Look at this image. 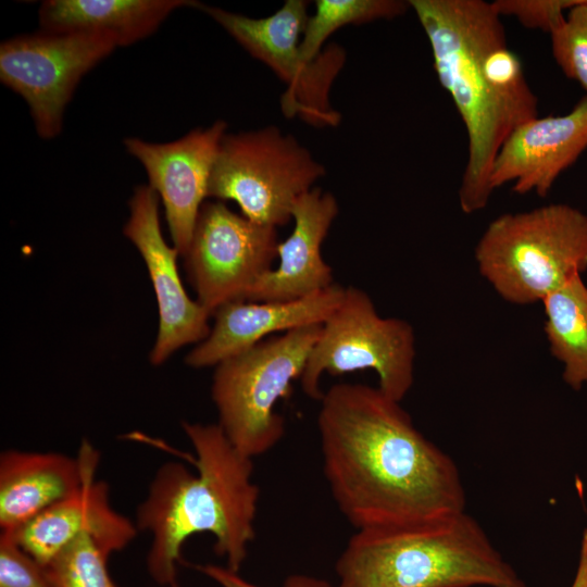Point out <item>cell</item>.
<instances>
[{
    "label": "cell",
    "mask_w": 587,
    "mask_h": 587,
    "mask_svg": "<svg viewBox=\"0 0 587 587\" xmlns=\"http://www.w3.org/2000/svg\"><path fill=\"white\" fill-rule=\"evenodd\" d=\"M338 214L336 198L312 188L294 204L291 234L277 248L278 265L265 273L247 296L248 301H292L334 285L332 267L321 248Z\"/></svg>",
    "instance_id": "17"
},
{
    "label": "cell",
    "mask_w": 587,
    "mask_h": 587,
    "mask_svg": "<svg viewBox=\"0 0 587 587\" xmlns=\"http://www.w3.org/2000/svg\"><path fill=\"white\" fill-rule=\"evenodd\" d=\"M410 8L409 1L401 0H317L301 38L302 54L313 61L323 51L325 40L340 27L391 20Z\"/></svg>",
    "instance_id": "21"
},
{
    "label": "cell",
    "mask_w": 587,
    "mask_h": 587,
    "mask_svg": "<svg viewBox=\"0 0 587 587\" xmlns=\"http://www.w3.org/2000/svg\"><path fill=\"white\" fill-rule=\"evenodd\" d=\"M226 123L216 121L165 143L128 137L124 146L146 168L149 186L161 197L173 247L184 257L199 211L208 197L209 182Z\"/></svg>",
    "instance_id": "13"
},
{
    "label": "cell",
    "mask_w": 587,
    "mask_h": 587,
    "mask_svg": "<svg viewBox=\"0 0 587 587\" xmlns=\"http://www.w3.org/2000/svg\"><path fill=\"white\" fill-rule=\"evenodd\" d=\"M197 5L189 0H46L38 15L43 32L105 34L122 47L151 35L173 11Z\"/></svg>",
    "instance_id": "19"
},
{
    "label": "cell",
    "mask_w": 587,
    "mask_h": 587,
    "mask_svg": "<svg viewBox=\"0 0 587 587\" xmlns=\"http://www.w3.org/2000/svg\"><path fill=\"white\" fill-rule=\"evenodd\" d=\"M430 45L434 70L450 95L467 136V159L459 187L462 212L487 207L494 192L491 166L509 135L538 116V108L499 91L484 58L505 36L501 16L484 0H409Z\"/></svg>",
    "instance_id": "3"
},
{
    "label": "cell",
    "mask_w": 587,
    "mask_h": 587,
    "mask_svg": "<svg viewBox=\"0 0 587 587\" xmlns=\"http://www.w3.org/2000/svg\"><path fill=\"white\" fill-rule=\"evenodd\" d=\"M0 587H53L47 566L27 553L9 530L0 535Z\"/></svg>",
    "instance_id": "24"
},
{
    "label": "cell",
    "mask_w": 587,
    "mask_h": 587,
    "mask_svg": "<svg viewBox=\"0 0 587 587\" xmlns=\"http://www.w3.org/2000/svg\"><path fill=\"white\" fill-rule=\"evenodd\" d=\"M105 34L40 30L2 41L1 83L28 104L37 134L58 136L63 114L83 76L117 48Z\"/></svg>",
    "instance_id": "10"
},
{
    "label": "cell",
    "mask_w": 587,
    "mask_h": 587,
    "mask_svg": "<svg viewBox=\"0 0 587 587\" xmlns=\"http://www.w3.org/2000/svg\"><path fill=\"white\" fill-rule=\"evenodd\" d=\"M317 415L323 470L341 513L357 528L402 526L463 512L453 460L378 387L340 383Z\"/></svg>",
    "instance_id": "1"
},
{
    "label": "cell",
    "mask_w": 587,
    "mask_h": 587,
    "mask_svg": "<svg viewBox=\"0 0 587 587\" xmlns=\"http://www.w3.org/2000/svg\"><path fill=\"white\" fill-rule=\"evenodd\" d=\"M17 544L45 566L75 539L88 535L108 553L124 549L137 535L129 519L110 503L109 486L90 473L73 495L14 530Z\"/></svg>",
    "instance_id": "15"
},
{
    "label": "cell",
    "mask_w": 587,
    "mask_h": 587,
    "mask_svg": "<svg viewBox=\"0 0 587 587\" xmlns=\"http://www.w3.org/2000/svg\"><path fill=\"white\" fill-rule=\"evenodd\" d=\"M253 58L271 67L287 85L282 110L312 126H337L340 114L329 102L334 79L345 65V50L333 43L308 61L300 49L308 21V2L287 0L270 16L252 18L199 3Z\"/></svg>",
    "instance_id": "9"
},
{
    "label": "cell",
    "mask_w": 587,
    "mask_h": 587,
    "mask_svg": "<svg viewBox=\"0 0 587 587\" xmlns=\"http://www.w3.org/2000/svg\"><path fill=\"white\" fill-rule=\"evenodd\" d=\"M553 59L563 74L587 92V0L566 14L563 24L551 35Z\"/></svg>",
    "instance_id": "23"
},
{
    "label": "cell",
    "mask_w": 587,
    "mask_h": 587,
    "mask_svg": "<svg viewBox=\"0 0 587 587\" xmlns=\"http://www.w3.org/2000/svg\"><path fill=\"white\" fill-rule=\"evenodd\" d=\"M571 587H587V526L583 532L578 566Z\"/></svg>",
    "instance_id": "27"
},
{
    "label": "cell",
    "mask_w": 587,
    "mask_h": 587,
    "mask_svg": "<svg viewBox=\"0 0 587 587\" xmlns=\"http://www.w3.org/2000/svg\"><path fill=\"white\" fill-rule=\"evenodd\" d=\"M108 554L85 535L66 546L47 566L53 587H117L108 570Z\"/></svg>",
    "instance_id": "22"
},
{
    "label": "cell",
    "mask_w": 587,
    "mask_h": 587,
    "mask_svg": "<svg viewBox=\"0 0 587 587\" xmlns=\"http://www.w3.org/2000/svg\"><path fill=\"white\" fill-rule=\"evenodd\" d=\"M200 573L204 574L221 587H260L239 575V572H234L227 566H218L214 564H198L195 566ZM283 587H333L329 583L308 575L295 574L290 575L284 583Z\"/></svg>",
    "instance_id": "26"
},
{
    "label": "cell",
    "mask_w": 587,
    "mask_h": 587,
    "mask_svg": "<svg viewBox=\"0 0 587 587\" xmlns=\"http://www.w3.org/2000/svg\"><path fill=\"white\" fill-rule=\"evenodd\" d=\"M336 573V587H527L465 511L357 529Z\"/></svg>",
    "instance_id": "4"
},
{
    "label": "cell",
    "mask_w": 587,
    "mask_h": 587,
    "mask_svg": "<svg viewBox=\"0 0 587 587\" xmlns=\"http://www.w3.org/2000/svg\"><path fill=\"white\" fill-rule=\"evenodd\" d=\"M475 261L505 301L541 302L587 268V215L565 203L501 214L477 241Z\"/></svg>",
    "instance_id": "5"
},
{
    "label": "cell",
    "mask_w": 587,
    "mask_h": 587,
    "mask_svg": "<svg viewBox=\"0 0 587 587\" xmlns=\"http://www.w3.org/2000/svg\"><path fill=\"white\" fill-rule=\"evenodd\" d=\"M183 428L196 453L191 460L197 473L178 462L164 463L136 515L137 529L152 536L148 572L168 587H178L182 547L198 533L213 535L215 553L239 572L254 538L260 497L252 459L232 445L218 424L185 422Z\"/></svg>",
    "instance_id": "2"
},
{
    "label": "cell",
    "mask_w": 587,
    "mask_h": 587,
    "mask_svg": "<svg viewBox=\"0 0 587 587\" xmlns=\"http://www.w3.org/2000/svg\"><path fill=\"white\" fill-rule=\"evenodd\" d=\"M541 303L551 354L563 365V380L578 390L587 383V286L576 275Z\"/></svg>",
    "instance_id": "20"
},
{
    "label": "cell",
    "mask_w": 587,
    "mask_h": 587,
    "mask_svg": "<svg viewBox=\"0 0 587 587\" xmlns=\"http://www.w3.org/2000/svg\"><path fill=\"white\" fill-rule=\"evenodd\" d=\"M324 174L309 150L275 126L225 134L208 197L233 200L245 217L277 228L291 220L295 202Z\"/></svg>",
    "instance_id": "8"
},
{
    "label": "cell",
    "mask_w": 587,
    "mask_h": 587,
    "mask_svg": "<svg viewBox=\"0 0 587 587\" xmlns=\"http://www.w3.org/2000/svg\"><path fill=\"white\" fill-rule=\"evenodd\" d=\"M415 335L412 325L378 314L371 297L348 286L337 309L322 325L300 377L303 392L321 400L324 373L373 370L378 388L401 402L414 382Z\"/></svg>",
    "instance_id": "7"
},
{
    "label": "cell",
    "mask_w": 587,
    "mask_h": 587,
    "mask_svg": "<svg viewBox=\"0 0 587 587\" xmlns=\"http://www.w3.org/2000/svg\"><path fill=\"white\" fill-rule=\"evenodd\" d=\"M129 210L123 232L140 252L155 292L160 323L150 361L160 365L179 348L203 341L211 332V314L183 286L176 263L179 253L160 228L158 193L150 186L137 187Z\"/></svg>",
    "instance_id": "12"
},
{
    "label": "cell",
    "mask_w": 587,
    "mask_h": 587,
    "mask_svg": "<svg viewBox=\"0 0 587 587\" xmlns=\"http://www.w3.org/2000/svg\"><path fill=\"white\" fill-rule=\"evenodd\" d=\"M346 287L325 290L292 301L238 300L221 307L209 336L186 357L192 367L217 365L278 332L323 325L340 304Z\"/></svg>",
    "instance_id": "16"
},
{
    "label": "cell",
    "mask_w": 587,
    "mask_h": 587,
    "mask_svg": "<svg viewBox=\"0 0 587 587\" xmlns=\"http://www.w3.org/2000/svg\"><path fill=\"white\" fill-rule=\"evenodd\" d=\"M582 0H496L492 7L502 16L514 17L522 26L551 35L567 12Z\"/></svg>",
    "instance_id": "25"
},
{
    "label": "cell",
    "mask_w": 587,
    "mask_h": 587,
    "mask_svg": "<svg viewBox=\"0 0 587 587\" xmlns=\"http://www.w3.org/2000/svg\"><path fill=\"white\" fill-rule=\"evenodd\" d=\"M277 229L250 221L222 202H204L185 258L197 301L213 315L221 307L246 300L273 268Z\"/></svg>",
    "instance_id": "11"
},
{
    "label": "cell",
    "mask_w": 587,
    "mask_h": 587,
    "mask_svg": "<svg viewBox=\"0 0 587 587\" xmlns=\"http://www.w3.org/2000/svg\"><path fill=\"white\" fill-rule=\"evenodd\" d=\"M587 149V95L563 115H539L516 127L491 166L492 191L512 183L519 195L546 197Z\"/></svg>",
    "instance_id": "14"
},
{
    "label": "cell",
    "mask_w": 587,
    "mask_h": 587,
    "mask_svg": "<svg viewBox=\"0 0 587 587\" xmlns=\"http://www.w3.org/2000/svg\"><path fill=\"white\" fill-rule=\"evenodd\" d=\"M322 325L304 326L271 337L216 365L212 399L218 426L242 454L270 451L285 434L277 401L300 379Z\"/></svg>",
    "instance_id": "6"
},
{
    "label": "cell",
    "mask_w": 587,
    "mask_h": 587,
    "mask_svg": "<svg viewBox=\"0 0 587 587\" xmlns=\"http://www.w3.org/2000/svg\"><path fill=\"white\" fill-rule=\"evenodd\" d=\"M99 452L84 440L77 458L7 450L0 457V527L14 530L77 491L96 472Z\"/></svg>",
    "instance_id": "18"
}]
</instances>
